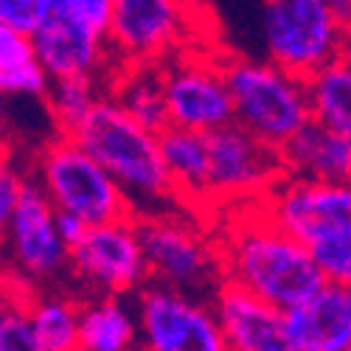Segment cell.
<instances>
[{
  "label": "cell",
  "instance_id": "6da1fadb",
  "mask_svg": "<svg viewBox=\"0 0 351 351\" xmlns=\"http://www.w3.org/2000/svg\"><path fill=\"white\" fill-rule=\"evenodd\" d=\"M217 225L228 284L284 312L309 301L326 284L312 247L287 233L261 202L225 208Z\"/></svg>",
  "mask_w": 351,
  "mask_h": 351
},
{
  "label": "cell",
  "instance_id": "7a4b0ae2",
  "mask_svg": "<svg viewBox=\"0 0 351 351\" xmlns=\"http://www.w3.org/2000/svg\"><path fill=\"white\" fill-rule=\"evenodd\" d=\"M71 138H76L119 180L135 217L183 208L163 160L160 132L135 121L115 96H101Z\"/></svg>",
  "mask_w": 351,
  "mask_h": 351
},
{
  "label": "cell",
  "instance_id": "3957f363",
  "mask_svg": "<svg viewBox=\"0 0 351 351\" xmlns=\"http://www.w3.org/2000/svg\"><path fill=\"white\" fill-rule=\"evenodd\" d=\"M143 250L155 284L214 301L225 287V258L217 230L186 208L138 217Z\"/></svg>",
  "mask_w": 351,
  "mask_h": 351
},
{
  "label": "cell",
  "instance_id": "277c9868",
  "mask_svg": "<svg viewBox=\"0 0 351 351\" xmlns=\"http://www.w3.org/2000/svg\"><path fill=\"white\" fill-rule=\"evenodd\" d=\"M233 99V121L250 135L281 149L312 121L309 82L270 60L222 56Z\"/></svg>",
  "mask_w": 351,
  "mask_h": 351
},
{
  "label": "cell",
  "instance_id": "5b68a950",
  "mask_svg": "<svg viewBox=\"0 0 351 351\" xmlns=\"http://www.w3.org/2000/svg\"><path fill=\"white\" fill-rule=\"evenodd\" d=\"M32 178L43 186L56 211L76 214L90 228L135 217L119 180L71 135L56 132L43 146Z\"/></svg>",
  "mask_w": 351,
  "mask_h": 351
},
{
  "label": "cell",
  "instance_id": "8992f818",
  "mask_svg": "<svg viewBox=\"0 0 351 351\" xmlns=\"http://www.w3.org/2000/svg\"><path fill=\"white\" fill-rule=\"evenodd\" d=\"M261 37L270 62L304 79L343 56V20L326 0H265Z\"/></svg>",
  "mask_w": 351,
  "mask_h": 351
},
{
  "label": "cell",
  "instance_id": "52a82bcc",
  "mask_svg": "<svg viewBox=\"0 0 351 351\" xmlns=\"http://www.w3.org/2000/svg\"><path fill=\"white\" fill-rule=\"evenodd\" d=\"M211 208L214 219L233 206L261 202L287 178L281 152L250 135L237 121L208 132Z\"/></svg>",
  "mask_w": 351,
  "mask_h": 351
},
{
  "label": "cell",
  "instance_id": "ba28073f",
  "mask_svg": "<svg viewBox=\"0 0 351 351\" xmlns=\"http://www.w3.org/2000/svg\"><path fill=\"white\" fill-rule=\"evenodd\" d=\"M135 312L149 351H233L214 301L152 281L135 295Z\"/></svg>",
  "mask_w": 351,
  "mask_h": 351
},
{
  "label": "cell",
  "instance_id": "9c48e42d",
  "mask_svg": "<svg viewBox=\"0 0 351 351\" xmlns=\"http://www.w3.org/2000/svg\"><path fill=\"white\" fill-rule=\"evenodd\" d=\"M71 276L96 295H138L152 281L138 217L93 225L71 247Z\"/></svg>",
  "mask_w": 351,
  "mask_h": 351
},
{
  "label": "cell",
  "instance_id": "30bf717a",
  "mask_svg": "<svg viewBox=\"0 0 351 351\" xmlns=\"http://www.w3.org/2000/svg\"><path fill=\"white\" fill-rule=\"evenodd\" d=\"M60 211L48 199L43 186L28 178L14 211L3 219L9 273L28 284H51L71 273V247L56 222Z\"/></svg>",
  "mask_w": 351,
  "mask_h": 351
},
{
  "label": "cell",
  "instance_id": "8fae6325",
  "mask_svg": "<svg viewBox=\"0 0 351 351\" xmlns=\"http://www.w3.org/2000/svg\"><path fill=\"white\" fill-rule=\"evenodd\" d=\"M194 23L191 0H115L110 48L124 65H166L186 51Z\"/></svg>",
  "mask_w": 351,
  "mask_h": 351
},
{
  "label": "cell",
  "instance_id": "7c38bea8",
  "mask_svg": "<svg viewBox=\"0 0 351 351\" xmlns=\"http://www.w3.org/2000/svg\"><path fill=\"white\" fill-rule=\"evenodd\" d=\"M163 87L171 127L208 135L233 124V99L222 56H206L191 48L163 65Z\"/></svg>",
  "mask_w": 351,
  "mask_h": 351
},
{
  "label": "cell",
  "instance_id": "4fadbf2b",
  "mask_svg": "<svg viewBox=\"0 0 351 351\" xmlns=\"http://www.w3.org/2000/svg\"><path fill=\"white\" fill-rule=\"evenodd\" d=\"M261 206L306 247L351 237V183L284 178Z\"/></svg>",
  "mask_w": 351,
  "mask_h": 351
},
{
  "label": "cell",
  "instance_id": "5bb4252c",
  "mask_svg": "<svg viewBox=\"0 0 351 351\" xmlns=\"http://www.w3.org/2000/svg\"><path fill=\"white\" fill-rule=\"evenodd\" d=\"M32 37L51 79L87 76L110 87L112 76L121 68L112 56L110 40L84 28L68 9L43 14Z\"/></svg>",
  "mask_w": 351,
  "mask_h": 351
},
{
  "label": "cell",
  "instance_id": "9a60e30c",
  "mask_svg": "<svg viewBox=\"0 0 351 351\" xmlns=\"http://www.w3.org/2000/svg\"><path fill=\"white\" fill-rule=\"evenodd\" d=\"M214 306L233 351H304L287 326V312L237 284L225 281Z\"/></svg>",
  "mask_w": 351,
  "mask_h": 351
},
{
  "label": "cell",
  "instance_id": "2e32d148",
  "mask_svg": "<svg viewBox=\"0 0 351 351\" xmlns=\"http://www.w3.org/2000/svg\"><path fill=\"white\" fill-rule=\"evenodd\" d=\"M287 326L304 351H351V287L326 281L309 301L287 309Z\"/></svg>",
  "mask_w": 351,
  "mask_h": 351
},
{
  "label": "cell",
  "instance_id": "e0dca14e",
  "mask_svg": "<svg viewBox=\"0 0 351 351\" xmlns=\"http://www.w3.org/2000/svg\"><path fill=\"white\" fill-rule=\"evenodd\" d=\"M160 149L180 206L211 222L214 208L208 191V178H211L208 135L183 127H169L160 132Z\"/></svg>",
  "mask_w": 351,
  "mask_h": 351
},
{
  "label": "cell",
  "instance_id": "ac0fdd59",
  "mask_svg": "<svg viewBox=\"0 0 351 351\" xmlns=\"http://www.w3.org/2000/svg\"><path fill=\"white\" fill-rule=\"evenodd\" d=\"M278 152L287 178L351 183V141L317 121H309Z\"/></svg>",
  "mask_w": 351,
  "mask_h": 351
},
{
  "label": "cell",
  "instance_id": "d6986e66",
  "mask_svg": "<svg viewBox=\"0 0 351 351\" xmlns=\"http://www.w3.org/2000/svg\"><path fill=\"white\" fill-rule=\"evenodd\" d=\"M141 343L135 304L121 295H93L82 301V351H130Z\"/></svg>",
  "mask_w": 351,
  "mask_h": 351
},
{
  "label": "cell",
  "instance_id": "ffe728a7",
  "mask_svg": "<svg viewBox=\"0 0 351 351\" xmlns=\"http://www.w3.org/2000/svg\"><path fill=\"white\" fill-rule=\"evenodd\" d=\"M107 93L119 99L121 107L146 130L163 132L171 127L163 87V65H124L112 76Z\"/></svg>",
  "mask_w": 351,
  "mask_h": 351
},
{
  "label": "cell",
  "instance_id": "44dd1931",
  "mask_svg": "<svg viewBox=\"0 0 351 351\" xmlns=\"http://www.w3.org/2000/svg\"><path fill=\"white\" fill-rule=\"evenodd\" d=\"M51 82L53 79L40 60L34 37L0 25V87H3V96L45 101Z\"/></svg>",
  "mask_w": 351,
  "mask_h": 351
},
{
  "label": "cell",
  "instance_id": "7402d4cb",
  "mask_svg": "<svg viewBox=\"0 0 351 351\" xmlns=\"http://www.w3.org/2000/svg\"><path fill=\"white\" fill-rule=\"evenodd\" d=\"M309 82L312 121L351 141V60L337 56L335 62L320 68Z\"/></svg>",
  "mask_w": 351,
  "mask_h": 351
},
{
  "label": "cell",
  "instance_id": "603a6c76",
  "mask_svg": "<svg viewBox=\"0 0 351 351\" xmlns=\"http://www.w3.org/2000/svg\"><path fill=\"white\" fill-rule=\"evenodd\" d=\"M28 312L45 351H82V301L62 292L34 289Z\"/></svg>",
  "mask_w": 351,
  "mask_h": 351
},
{
  "label": "cell",
  "instance_id": "cb8c5ba5",
  "mask_svg": "<svg viewBox=\"0 0 351 351\" xmlns=\"http://www.w3.org/2000/svg\"><path fill=\"white\" fill-rule=\"evenodd\" d=\"M99 90H101L99 79H87V76L53 79L51 90L45 96V107H48V119L53 121L56 132L71 135L99 104L101 99Z\"/></svg>",
  "mask_w": 351,
  "mask_h": 351
},
{
  "label": "cell",
  "instance_id": "d4e9b609",
  "mask_svg": "<svg viewBox=\"0 0 351 351\" xmlns=\"http://www.w3.org/2000/svg\"><path fill=\"white\" fill-rule=\"evenodd\" d=\"M34 287L6 273V295H3V315H0V351H45L32 312H28V298Z\"/></svg>",
  "mask_w": 351,
  "mask_h": 351
},
{
  "label": "cell",
  "instance_id": "484cf974",
  "mask_svg": "<svg viewBox=\"0 0 351 351\" xmlns=\"http://www.w3.org/2000/svg\"><path fill=\"white\" fill-rule=\"evenodd\" d=\"M312 253H315V261H317V267L326 281L351 287V237L315 245Z\"/></svg>",
  "mask_w": 351,
  "mask_h": 351
},
{
  "label": "cell",
  "instance_id": "4316f807",
  "mask_svg": "<svg viewBox=\"0 0 351 351\" xmlns=\"http://www.w3.org/2000/svg\"><path fill=\"white\" fill-rule=\"evenodd\" d=\"M68 12H71L73 20H79L84 28H90L93 34L110 40L112 14H115V0H68Z\"/></svg>",
  "mask_w": 351,
  "mask_h": 351
},
{
  "label": "cell",
  "instance_id": "83f0119b",
  "mask_svg": "<svg viewBox=\"0 0 351 351\" xmlns=\"http://www.w3.org/2000/svg\"><path fill=\"white\" fill-rule=\"evenodd\" d=\"M40 17H43L40 0H0V25L3 28L34 34Z\"/></svg>",
  "mask_w": 351,
  "mask_h": 351
},
{
  "label": "cell",
  "instance_id": "f1b7e54d",
  "mask_svg": "<svg viewBox=\"0 0 351 351\" xmlns=\"http://www.w3.org/2000/svg\"><path fill=\"white\" fill-rule=\"evenodd\" d=\"M25 180H28V174L20 171L9 158L3 160V171H0V219H6L14 206H17V199L25 189Z\"/></svg>",
  "mask_w": 351,
  "mask_h": 351
},
{
  "label": "cell",
  "instance_id": "f546056e",
  "mask_svg": "<svg viewBox=\"0 0 351 351\" xmlns=\"http://www.w3.org/2000/svg\"><path fill=\"white\" fill-rule=\"evenodd\" d=\"M56 222H60V233H62V239L68 242V247H73L76 242H82V239H84V233L90 230V225H87L82 217L68 214V211H60Z\"/></svg>",
  "mask_w": 351,
  "mask_h": 351
},
{
  "label": "cell",
  "instance_id": "4dcf8cb0",
  "mask_svg": "<svg viewBox=\"0 0 351 351\" xmlns=\"http://www.w3.org/2000/svg\"><path fill=\"white\" fill-rule=\"evenodd\" d=\"M326 3L332 6V12L346 23L348 17H351V0H326Z\"/></svg>",
  "mask_w": 351,
  "mask_h": 351
},
{
  "label": "cell",
  "instance_id": "1f68e13d",
  "mask_svg": "<svg viewBox=\"0 0 351 351\" xmlns=\"http://www.w3.org/2000/svg\"><path fill=\"white\" fill-rule=\"evenodd\" d=\"M343 56L351 60V17L343 23Z\"/></svg>",
  "mask_w": 351,
  "mask_h": 351
},
{
  "label": "cell",
  "instance_id": "d6a6232c",
  "mask_svg": "<svg viewBox=\"0 0 351 351\" xmlns=\"http://www.w3.org/2000/svg\"><path fill=\"white\" fill-rule=\"evenodd\" d=\"M130 351H149V348H146L143 343H138V346H135V348H130Z\"/></svg>",
  "mask_w": 351,
  "mask_h": 351
}]
</instances>
